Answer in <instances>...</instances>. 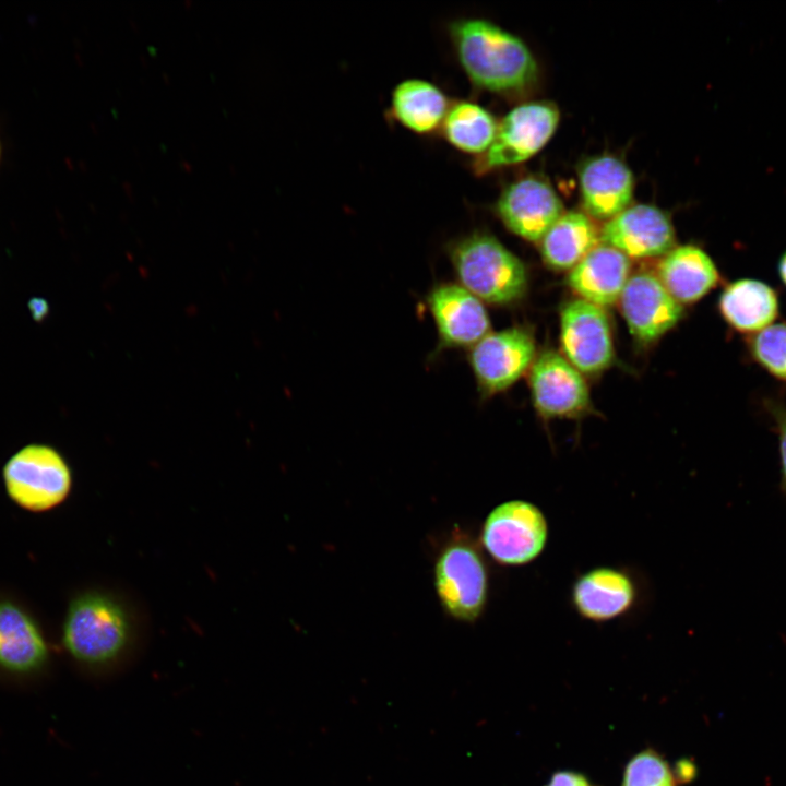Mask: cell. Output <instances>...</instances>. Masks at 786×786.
I'll use <instances>...</instances> for the list:
<instances>
[{
    "label": "cell",
    "mask_w": 786,
    "mask_h": 786,
    "mask_svg": "<svg viewBox=\"0 0 786 786\" xmlns=\"http://www.w3.org/2000/svg\"><path fill=\"white\" fill-rule=\"evenodd\" d=\"M599 239L632 259L662 258L676 247L670 217L652 204L630 205L605 223Z\"/></svg>",
    "instance_id": "9a60e30c"
},
{
    "label": "cell",
    "mask_w": 786,
    "mask_h": 786,
    "mask_svg": "<svg viewBox=\"0 0 786 786\" xmlns=\"http://www.w3.org/2000/svg\"><path fill=\"white\" fill-rule=\"evenodd\" d=\"M132 638L131 616L112 595L87 592L69 605L62 641L79 663L94 667L114 664L126 654Z\"/></svg>",
    "instance_id": "3957f363"
},
{
    "label": "cell",
    "mask_w": 786,
    "mask_h": 786,
    "mask_svg": "<svg viewBox=\"0 0 786 786\" xmlns=\"http://www.w3.org/2000/svg\"><path fill=\"white\" fill-rule=\"evenodd\" d=\"M599 242V231L591 217L569 211L540 239V254L550 269L570 271Z\"/></svg>",
    "instance_id": "7402d4cb"
},
{
    "label": "cell",
    "mask_w": 786,
    "mask_h": 786,
    "mask_svg": "<svg viewBox=\"0 0 786 786\" xmlns=\"http://www.w3.org/2000/svg\"><path fill=\"white\" fill-rule=\"evenodd\" d=\"M528 384L533 405L544 420L577 419L591 412L588 385L562 354L547 349L536 356Z\"/></svg>",
    "instance_id": "30bf717a"
},
{
    "label": "cell",
    "mask_w": 786,
    "mask_h": 786,
    "mask_svg": "<svg viewBox=\"0 0 786 786\" xmlns=\"http://www.w3.org/2000/svg\"><path fill=\"white\" fill-rule=\"evenodd\" d=\"M560 120L558 107L547 100H532L513 107L498 121L490 147L472 164L484 176L526 162L552 138Z\"/></svg>",
    "instance_id": "52a82bcc"
},
{
    "label": "cell",
    "mask_w": 786,
    "mask_h": 786,
    "mask_svg": "<svg viewBox=\"0 0 786 786\" xmlns=\"http://www.w3.org/2000/svg\"><path fill=\"white\" fill-rule=\"evenodd\" d=\"M490 570L480 545L454 536L439 551L433 568L437 598L454 620L474 623L486 611L490 596Z\"/></svg>",
    "instance_id": "277c9868"
},
{
    "label": "cell",
    "mask_w": 786,
    "mask_h": 786,
    "mask_svg": "<svg viewBox=\"0 0 786 786\" xmlns=\"http://www.w3.org/2000/svg\"><path fill=\"white\" fill-rule=\"evenodd\" d=\"M630 272V258L599 242L569 271L567 285L580 299L604 308L619 300Z\"/></svg>",
    "instance_id": "e0dca14e"
},
{
    "label": "cell",
    "mask_w": 786,
    "mask_h": 786,
    "mask_svg": "<svg viewBox=\"0 0 786 786\" xmlns=\"http://www.w3.org/2000/svg\"><path fill=\"white\" fill-rule=\"evenodd\" d=\"M678 782L688 783L696 775V767L690 760H680L672 769Z\"/></svg>",
    "instance_id": "83f0119b"
},
{
    "label": "cell",
    "mask_w": 786,
    "mask_h": 786,
    "mask_svg": "<svg viewBox=\"0 0 786 786\" xmlns=\"http://www.w3.org/2000/svg\"><path fill=\"white\" fill-rule=\"evenodd\" d=\"M451 103L437 84L409 78L394 86L389 115L405 129L419 135H430L440 131Z\"/></svg>",
    "instance_id": "ffe728a7"
},
{
    "label": "cell",
    "mask_w": 786,
    "mask_h": 786,
    "mask_svg": "<svg viewBox=\"0 0 786 786\" xmlns=\"http://www.w3.org/2000/svg\"><path fill=\"white\" fill-rule=\"evenodd\" d=\"M771 418L772 429L777 436L779 454V491L786 497V404L776 400L764 402Z\"/></svg>",
    "instance_id": "484cf974"
},
{
    "label": "cell",
    "mask_w": 786,
    "mask_h": 786,
    "mask_svg": "<svg viewBox=\"0 0 786 786\" xmlns=\"http://www.w3.org/2000/svg\"><path fill=\"white\" fill-rule=\"evenodd\" d=\"M1 154H2V145H1V140H0V160H1Z\"/></svg>",
    "instance_id": "f546056e"
},
{
    "label": "cell",
    "mask_w": 786,
    "mask_h": 786,
    "mask_svg": "<svg viewBox=\"0 0 786 786\" xmlns=\"http://www.w3.org/2000/svg\"><path fill=\"white\" fill-rule=\"evenodd\" d=\"M745 341L750 359L771 377L786 382V321H775Z\"/></svg>",
    "instance_id": "cb8c5ba5"
},
{
    "label": "cell",
    "mask_w": 786,
    "mask_h": 786,
    "mask_svg": "<svg viewBox=\"0 0 786 786\" xmlns=\"http://www.w3.org/2000/svg\"><path fill=\"white\" fill-rule=\"evenodd\" d=\"M445 252L458 284L484 303L512 306L526 295L524 262L493 235L474 230L449 241Z\"/></svg>",
    "instance_id": "7a4b0ae2"
},
{
    "label": "cell",
    "mask_w": 786,
    "mask_h": 786,
    "mask_svg": "<svg viewBox=\"0 0 786 786\" xmlns=\"http://www.w3.org/2000/svg\"><path fill=\"white\" fill-rule=\"evenodd\" d=\"M536 356L532 332L516 325L488 333L469 349L467 359L479 394L488 398L528 373Z\"/></svg>",
    "instance_id": "9c48e42d"
},
{
    "label": "cell",
    "mask_w": 786,
    "mask_h": 786,
    "mask_svg": "<svg viewBox=\"0 0 786 786\" xmlns=\"http://www.w3.org/2000/svg\"><path fill=\"white\" fill-rule=\"evenodd\" d=\"M497 128L498 120L487 108L469 99H456L439 132L457 151L478 157L492 144Z\"/></svg>",
    "instance_id": "603a6c76"
},
{
    "label": "cell",
    "mask_w": 786,
    "mask_h": 786,
    "mask_svg": "<svg viewBox=\"0 0 786 786\" xmlns=\"http://www.w3.org/2000/svg\"><path fill=\"white\" fill-rule=\"evenodd\" d=\"M550 536L544 511L526 499H509L485 517L479 545L501 567L520 568L535 562Z\"/></svg>",
    "instance_id": "5b68a950"
},
{
    "label": "cell",
    "mask_w": 786,
    "mask_h": 786,
    "mask_svg": "<svg viewBox=\"0 0 786 786\" xmlns=\"http://www.w3.org/2000/svg\"><path fill=\"white\" fill-rule=\"evenodd\" d=\"M577 174L587 216L608 222L631 205L634 176L621 158L609 154L592 156L580 165Z\"/></svg>",
    "instance_id": "2e32d148"
},
{
    "label": "cell",
    "mask_w": 786,
    "mask_h": 786,
    "mask_svg": "<svg viewBox=\"0 0 786 786\" xmlns=\"http://www.w3.org/2000/svg\"><path fill=\"white\" fill-rule=\"evenodd\" d=\"M621 786H678V781L667 760L647 748L627 762Z\"/></svg>",
    "instance_id": "d4e9b609"
},
{
    "label": "cell",
    "mask_w": 786,
    "mask_h": 786,
    "mask_svg": "<svg viewBox=\"0 0 786 786\" xmlns=\"http://www.w3.org/2000/svg\"><path fill=\"white\" fill-rule=\"evenodd\" d=\"M426 302L438 332L434 354L472 348L490 333L491 323L484 302L458 283L436 284L426 296Z\"/></svg>",
    "instance_id": "4fadbf2b"
},
{
    "label": "cell",
    "mask_w": 786,
    "mask_h": 786,
    "mask_svg": "<svg viewBox=\"0 0 786 786\" xmlns=\"http://www.w3.org/2000/svg\"><path fill=\"white\" fill-rule=\"evenodd\" d=\"M777 274H778L781 282L786 287V251L783 252V254L778 259Z\"/></svg>",
    "instance_id": "f1b7e54d"
},
{
    "label": "cell",
    "mask_w": 786,
    "mask_h": 786,
    "mask_svg": "<svg viewBox=\"0 0 786 786\" xmlns=\"http://www.w3.org/2000/svg\"><path fill=\"white\" fill-rule=\"evenodd\" d=\"M9 498L19 507L44 512L62 503L72 486L69 464L55 448L28 444L14 453L2 471Z\"/></svg>",
    "instance_id": "8992f818"
},
{
    "label": "cell",
    "mask_w": 786,
    "mask_h": 786,
    "mask_svg": "<svg viewBox=\"0 0 786 786\" xmlns=\"http://www.w3.org/2000/svg\"><path fill=\"white\" fill-rule=\"evenodd\" d=\"M645 585L633 569L602 564L579 573L569 588L572 610L584 621L605 624L624 619L644 603Z\"/></svg>",
    "instance_id": "ba28073f"
},
{
    "label": "cell",
    "mask_w": 786,
    "mask_h": 786,
    "mask_svg": "<svg viewBox=\"0 0 786 786\" xmlns=\"http://www.w3.org/2000/svg\"><path fill=\"white\" fill-rule=\"evenodd\" d=\"M656 276L681 305L698 302L722 281L720 272L710 254L690 243L676 246L662 257Z\"/></svg>",
    "instance_id": "d6986e66"
},
{
    "label": "cell",
    "mask_w": 786,
    "mask_h": 786,
    "mask_svg": "<svg viewBox=\"0 0 786 786\" xmlns=\"http://www.w3.org/2000/svg\"><path fill=\"white\" fill-rule=\"evenodd\" d=\"M495 211L512 234L527 241L539 242L564 213V207L551 183L543 177L529 175L504 186Z\"/></svg>",
    "instance_id": "7c38bea8"
},
{
    "label": "cell",
    "mask_w": 786,
    "mask_h": 786,
    "mask_svg": "<svg viewBox=\"0 0 786 786\" xmlns=\"http://www.w3.org/2000/svg\"><path fill=\"white\" fill-rule=\"evenodd\" d=\"M457 62L472 85L499 95L531 87L538 64L519 36L484 17H458L446 25Z\"/></svg>",
    "instance_id": "6da1fadb"
},
{
    "label": "cell",
    "mask_w": 786,
    "mask_h": 786,
    "mask_svg": "<svg viewBox=\"0 0 786 786\" xmlns=\"http://www.w3.org/2000/svg\"><path fill=\"white\" fill-rule=\"evenodd\" d=\"M618 301L630 333L642 344L658 341L684 314L683 306L650 272L631 275Z\"/></svg>",
    "instance_id": "5bb4252c"
},
{
    "label": "cell",
    "mask_w": 786,
    "mask_h": 786,
    "mask_svg": "<svg viewBox=\"0 0 786 786\" xmlns=\"http://www.w3.org/2000/svg\"><path fill=\"white\" fill-rule=\"evenodd\" d=\"M779 309L776 289L761 279L749 277L728 282L717 300V311L724 322L746 336L774 323Z\"/></svg>",
    "instance_id": "ac0fdd59"
},
{
    "label": "cell",
    "mask_w": 786,
    "mask_h": 786,
    "mask_svg": "<svg viewBox=\"0 0 786 786\" xmlns=\"http://www.w3.org/2000/svg\"><path fill=\"white\" fill-rule=\"evenodd\" d=\"M47 656L45 638L29 614L12 602L0 600V667L26 674L40 668Z\"/></svg>",
    "instance_id": "44dd1931"
},
{
    "label": "cell",
    "mask_w": 786,
    "mask_h": 786,
    "mask_svg": "<svg viewBox=\"0 0 786 786\" xmlns=\"http://www.w3.org/2000/svg\"><path fill=\"white\" fill-rule=\"evenodd\" d=\"M562 356L581 373L598 374L615 359L608 317L602 307L582 299L567 302L560 311Z\"/></svg>",
    "instance_id": "8fae6325"
},
{
    "label": "cell",
    "mask_w": 786,
    "mask_h": 786,
    "mask_svg": "<svg viewBox=\"0 0 786 786\" xmlns=\"http://www.w3.org/2000/svg\"><path fill=\"white\" fill-rule=\"evenodd\" d=\"M545 786H593L582 773L564 770L555 772Z\"/></svg>",
    "instance_id": "4316f807"
}]
</instances>
